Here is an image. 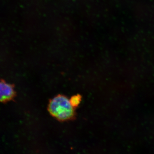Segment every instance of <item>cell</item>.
<instances>
[{
	"label": "cell",
	"instance_id": "1",
	"mask_svg": "<svg viewBox=\"0 0 154 154\" xmlns=\"http://www.w3.org/2000/svg\"><path fill=\"white\" fill-rule=\"evenodd\" d=\"M75 109L67 96L62 94L50 99L47 107L50 114L60 122L74 120L76 116Z\"/></svg>",
	"mask_w": 154,
	"mask_h": 154
},
{
	"label": "cell",
	"instance_id": "2",
	"mask_svg": "<svg viewBox=\"0 0 154 154\" xmlns=\"http://www.w3.org/2000/svg\"><path fill=\"white\" fill-rule=\"evenodd\" d=\"M0 101L5 103L14 100L16 96L13 84L8 83L2 80L0 84Z\"/></svg>",
	"mask_w": 154,
	"mask_h": 154
},
{
	"label": "cell",
	"instance_id": "3",
	"mask_svg": "<svg viewBox=\"0 0 154 154\" xmlns=\"http://www.w3.org/2000/svg\"><path fill=\"white\" fill-rule=\"evenodd\" d=\"M82 96L80 94H77L72 96L69 99L71 104L76 108L80 104L82 101Z\"/></svg>",
	"mask_w": 154,
	"mask_h": 154
}]
</instances>
